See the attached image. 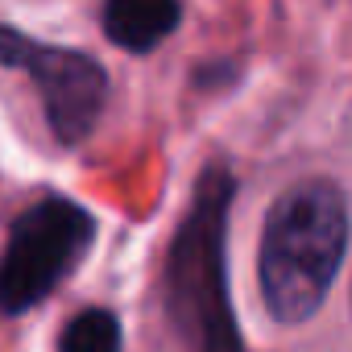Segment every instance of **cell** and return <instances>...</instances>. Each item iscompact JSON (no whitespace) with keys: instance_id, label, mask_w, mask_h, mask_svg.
<instances>
[{"instance_id":"3","label":"cell","mask_w":352,"mask_h":352,"mask_svg":"<svg viewBox=\"0 0 352 352\" xmlns=\"http://www.w3.org/2000/svg\"><path fill=\"white\" fill-rule=\"evenodd\" d=\"M96 216L67 195H42L9 224L5 265H0V302L5 315H21L46 302L91 253Z\"/></svg>"},{"instance_id":"4","label":"cell","mask_w":352,"mask_h":352,"mask_svg":"<svg viewBox=\"0 0 352 352\" xmlns=\"http://www.w3.org/2000/svg\"><path fill=\"white\" fill-rule=\"evenodd\" d=\"M9 71H25L38 91L50 120V133L58 145H79L91 137L104 104H108V71L67 46H46L38 38H25L17 25H5V50H0Z\"/></svg>"},{"instance_id":"6","label":"cell","mask_w":352,"mask_h":352,"mask_svg":"<svg viewBox=\"0 0 352 352\" xmlns=\"http://www.w3.org/2000/svg\"><path fill=\"white\" fill-rule=\"evenodd\" d=\"M58 348L63 352H112V348H120V323L112 311L87 307L63 327Z\"/></svg>"},{"instance_id":"1","label":"cell","mask_w":352,"mask_h":352,"mask_svg":"<svg viewBox=\"0 0 352 352\" xmlns=\"http://www.w3.org/2000/svg\"><path fill=\"white\" fill-rule=\"evenodd\" d=\"M348 253V195L340 183L311 179L286 187L265 212L257 278L261 302L278 323L311 319Z\"/></svg>"},{"instance_id":"5","label":"cell","mask_w":352,"mask_h":352,"mask_svg":"<svg viewBox=\"0 0 352 352\" xmlns=\"http://www.w3.org/2000/svg\"><path fill=\"white\" fill-rule=\"evenodd\" d=\"M183 17V0H104L100 25L112 46L129 54H149L157 50Z\"/></svg>"},{"instance_id":"2","label":"cell","mask_w":352,"mask_h":352,"mask_svg":"<svg viewBox=\"0 0 352 352\" xmlns=\"http://www.w3.org/2000/svg\"><path fill=\"white\" fill-rule=\"evenodd\" d=\"M232 195H236L232 174L220 162H212L195 179L191 208L166 253L162 307L170 327L191 348L232 352L245 344L236 331V315L224 282V228H228Z\"/></svg>"}]
</instances>
